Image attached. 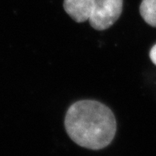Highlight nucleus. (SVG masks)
<instances>
[{"label":"nucleus","instance_id":"obj_4","mask_svg":"<svg viewBox=\"0 0 156 156\" xmlns=\"http://www.w3.org/2000/svg\"><path fill=\"white\" fill-rule=\"evenodd\" d=\"M140 12L147 23L156 27V0H142Z\"/></svg>","mask_w":156,"mask_h":156},{"label":"nucleus","instance_id":"obj_2","mask_svg":"<svg viewBox=\"0 0 156 156\" xmlns=\"http://www.w3.org/2000/svg\"><path fill=\"white\" fill-rule=\"evenodd\" d=\"M123 0H97L89 18L96 30L109 29L117 22L122 12Z\"/></svg>","mask_w":156,"mask_h":156},{"label":"nucleus","instance_id":"obj_3","mask_svg":"<svg viewBox=\"0 0 156 156\" xmlns=\"http://www.w3.org/2000/svg\"><path fill=\"white\" fill-rule=\"evenodd\" d=\"M97 0H64L63 8L67 14L76 22L89 20Z\"/></svg>","mask_w":156,"mask_h":156},{"label":"nucleus","instance_id":"obj_1","mask_svg":"<svg viewBox=\"0 0 156 156\" xmlns=\"http://www.w3.org/2000/svg\"><path fill=\"white\" fill-rule=\"evenodd\" d=\"M64 125L67 135L79 146L100 150L112 142L117 123L109 107L93 100L75 102L66 113Z\"/></svg>","mask_w":156,"mask_h":156},{"label":"nucleus","instance_id":"obj_5","mask_svg":"<svg viewBox=\"0 0 156 156\" xmlns=\"http://www.w3.org/2000/svg\"><path fill=\"white\" fill-rule=\"evenodd\" d=\"M150 59L156 66V44L151 48V49L150 51Z\"/></svg>","mask_w":156,"mask_h":156}]
</instances>
